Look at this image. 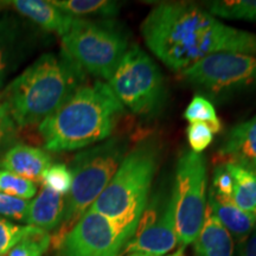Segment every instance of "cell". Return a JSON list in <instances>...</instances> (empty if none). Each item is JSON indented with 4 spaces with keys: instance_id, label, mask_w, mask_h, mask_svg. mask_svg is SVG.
Masks as SVG:
<instances>
[{
    "instance_id": "obj_24",
    "label": "cell",
    "mask_w": 256,
    "mask_h": 256,
    "mask_svg": "<svg viewBox=\"0 0 256 256\" xmlns=\"http://www.w3.org/2000/svg\"><path fill=\"white\" fill-rule=\"evenodd\" d=\"M0 192L8 196L31 200L37 194V183L0 170Z\"/></svg>"
},
{
    "instance_id": "obj_5",
    "label": "cell",
    "mask_w": 256,
    "mask_h": 256,
    "mask_svg": "<svg viewBox=\"0 0 256 256\" xmlns=\"http://www.w3.org/2000/svg\"><path fill=\"white\" fill-rule=\"evenodd\" d=\"M128 152L130 144L127 138L113 136L75 156L69 166L72 183L66 196L63 220L51 236L54 248H60L66 234L90 209L110 184Z\"/></svg>"
},
{
    "instance_id": "obj_1",
    "label": "cell",
    "mask_w": 256,
    "mask_h": 256,
    "mask_svg": "<svg viewBox=\"0 0 256 256\" xmlns=\"http://www.w3.org/2000/svg\"><path fill=\"white\" fill-rule=\"evenodd\" d=\"M140 31L153 55L178 72L216 52L256 56L255 34L229 26L194 4L156 5Z\"/></svg>"
},
{
    "instance_id": "obj_30",
    "label": "cell",
    "mask_w": 256,
    "mask_h": 256,
    "mask_svg": "<svg viewBox=\"0 0 256 256\" xmlns=\"http://www.w3.org/2000/svg\"><path fill=\"white\" fill-rule=\"evenodd\" d=\"M232 176H230L228 170H226V165H217L215 170H214L212 186H211V188H212L217 194H220V196L232 198Z\"/></svg>"
},
{
    "instance_id": "obj_8",
    "label": "cell",
    "mask_w": 256,
    "mask_h": 256,
    "mask_svg": "<svg viewBox=\"0 0 256 256\" xmlns=\"http://www.w3.org/2000/svg\"><path fill=\"white\" fill-rule=\"evenodd\" d=\"M208 172L204 156L192 151L180 156L172 188L179 248L194 243L203 226L208 206Z\"/></svg>"
},
{
    "instance_id": "obj_19",
    "label": "cell",
    "mask_w": 256,
    "mask_h": 256,
    "mask_svg": "<svg viewBox=\"0 0 256 256\" xmlns=\"http://www.w3.org/2000/svg\"><path fill=\"white\" fill-rule=\"evenodd\" d=\"M223 164L232 178V202L241 210L256 217V174L234 162Z\"/></svg>"
},
{
    "instance_id": "obj_7",
    "label": "cell",
    "mask_w": 256,
    "mask_h": 256,
    "mask_svg": "<svg viewBox=\"0 0 256 256\" xmlns=\"http://www.w3.org/2000/svg\"><path fill=\"white\" fill-rule=\"evenodd\" d=\"M108 86L118 100L136 115L153 114L164 101V78L139 46L128 48Z\"/></svg>"
},
{
    "instance_id": "obj_22",
    "label": "cell",
    "mask_w": 256,
    "mask_h": 256,
    "mask_svg": "<svg viewBox=\"0 0 256 256\" xmlns=\"http://www.w3.org/2000/svg\"><path fill=\"white\" fill-rule=\"evenodd\" d=\"M184 118L188 122H203L209 126L212 133L220 130V122L217 118L215 107L203 95H194L185 110Z\"/></svg>"
},
{
    "instance_id": "obj_26",
    "label": "cell",
    "mask_w": 256,
    "mask_h": 256,
    "mask_svg": "<svg viewBox=\"0 0 256 256\" xmlns=\"http://www.w3.org/2000/svg\"><path fill=\"white\" fill-rule=\"evenodd\" d=\"M51 244V235L40 230L17 243L8 252V256H43Z\"/></svg>"
},
{
    "instance_id": "obj_29",
    "label": "cell",
    "mask_w": 256,
    "mask_h": 256,
    "mask_svg": "<svg viewBox=\"0 0 256 256\" xmlns=\"http://www.w3.org/2000/svg\"><path fill=\"white\" fill-rule=\"evenodd\" d=\"M30 200L12 197L0 192V216L25 222Z\"/></svg>"
},
{
    "instance_id": "obj_31",
    "label": "cell",
    "mask_w": 256,
    "mask_h": 256,
    "mask_svg": "<svg viewBox=\"0 0 256 256\" xmlns=\"http://www.w3.org/2000/svg\"><path fill=\"white\" fill-rule=\"evenodd\" d=\"M238 256H256V226L247 238L238 243Z\"/></svg>"
},
{
    "instance_id": "obj_20",
    "label": "cell",
    "mask_w": 256,
    "mask_h": 256,
    "mask_svg": "<svg viewBox=\"0 0 256 256\" xmlns=\"http://www.w3.org/2000/svg\"><path fill=\"white\" fill-rule=\"evenodd\" d=\"M51 4L72 16V18L98 16V17H115L120 12L121 5L110 0H54Z\"/></svg>"
},
{
    "instance_id": "obj_15",
    "label": "cell",
    "mask_w": 256,
    "mask_h": 256,
    "mask_svg": "<svg viewBox=\"0 0 256 256\" xmlns=\"http://www.w3.org/2000/svg\"><path fill=\"white\" fill-rule=\"evenodd\" d=\"M208 206L218 222L230 234L238 244L250 235L256 226V217L240 209L232 198L217 194L210 188L208 194Z\"/></svg>"
},
{
    "instance_id": "obj_11",
    "label": "cell",
    "mask_w": 256,
    "mask_h": 256,
    "mask_svg": "<svg viewBox=\"0 0 256 256\" xmlns=\"http://www.w3.org/2000/svg\"><path fill=\"white\" fill-rule=\"evenodd\" d=\"M130 238L107 217L88 210L66 234L62 256H120Z\"/></svg>"
},
{
    "instance_id": "obj_23",
    "label": "cell",
    "mask_w": 256,
    "mask_h": 256,
    "mask_svg": "<svg viewBox=\"0 0 256 256\" xmlns=\"http://www.w3.org/2000/svg\"><path fill=\"white\" fill-rule=\"evenodd\" d=\"M44 188H50L60 196L66 197L69 194L72 183V174L70 168L62 162L51 164L40 177Z\"/></svg>"
},
{
    "instance_id": "obj_14",
    "label": "cell",
    "mask_w": 256,
    "mask_h": 256,
    "mask_svg": "<svg viewBox=\"0 0 256 256\" xmlns=\"http://www.w3.org/2000/svg\"><path fill=\"white\" fill-rule=\"evenodd\" d=\"M26 40L19 20L14 17H0V88L22 64Z\"/></svg>"
},
{
    "instance_id": "obj_3",
    "label": "cell",
    "mask_w": 256,
    "mask_h": 256,
    "mask_svg": "<svg viewBox=\"0 0 256 256\" xmlns=\"http://www.w3.org/2000/svg\"><path fill=\"white\" fill-rule=\"evenodd\" d=\"M84 72L62 50L48 52L8 83L4 104L17 126L40 124L84 84Z\"/></svg>"
},
{
    "instance_id": "obj_4",
    "label": "cell",
    "mask_w": 256,
    "mask_h": 256,
    "mask_svg": "<svg viewBox=\"0 0 256 256\" xmlns=\"http://www.w3.org/2000/svg\"><path fill=\"white\" fill-rule=\"evenodd\" d=\"M158 156L152 142L134 147L89 210L107 217L132 238L148 203Z\"/></svg>"
},
{
    "instance_id": "obj_9",
    "label": "cell",
    "mask_w": 256,
    "mask_h": 256,
    "mask_svg": "<svg viewBox=\"0 0 256 256\" xmlns=\"http://www.w3.org/2000/svg\"><path fill=\"white\" fill-rule=\"evenodd\" d=\"M182 80L214 94H232L256 88V56L216 52L179 72Z\"/></svg>"
},
{
    "instance_id": "obj_10",
    "label": "cell",
    "mask_w": 256,
    "mask_h": 256,
    "mask_svg": "<svg viewBox=\"0 0 256 256\" xmlns=\"http://www.w3.org/2000/svg\"><path fill=\"white\" fill-rule=\"evenodd\" d=\"M176 203L174 191L158 194L148 200L133 238L124 246V254L165 256L177 247Z\"/></svg>"
},
{
    "instance_id": "obj_6",
    "label": "cell",
    "mask_w": 256,
    "mask_h": 256,
    "mask_svg": "<svg viewBox=\"0 0 256 256\" xmlns=\"http://www.w3.org/2000/svg\"><path fill=\"white\" fill-rule=\"evenodd\" d=\"M62 50L83 72L110 81L128 50V34L113 20L75 18Z\"/></svg>"
},
{
    "instance_id": "obj_32",
    "label": "cell",
    "mask_w": 256,
    "mask_h": 256,
    "mask_svg": "<svg viewBox=\"0 0 256 256\" xmlns=\"http://www.w3.org/2000/svg\"><path fill=\"white\" fill-rule=\"evenodd\" d=\"M127 256H153V255H147V254H140V252H133V254H128ZM165 256H184V248H179L177 252L174 254L165 255Z\"/></svg>"
},
{
    "instance_id": "obj_16",
    "label": "cell",
    "mask_w": 256,
    "mask_h": 256,
    "mask_svg": "<svg viewBox=\"0 0 256 256\" xmlns=\"http://www.w3.org/2000/svg\"><path fill=\"white\" fill-rule=\"evenodd\" d=\"M18 14L30 19L34 24L48 32H55L63 37L68 34L75 20L72 16L64 14L51 2L43 0H14L10 2Z\"/></svg>"
},
{
    "instance_id": "obj_25",
    "label": "cell",
    "mask_w": 256,
    "mask_h": 256,
    "mask_svg": "<svg viewBox=\"0 0 256 256\" xmlns=\"http://www.w3.org/2000/svg\"><path fill=\"white\" fill-rule=\"evenodd\" d=\"M42 229L31 226H18L0 217V256L6 254L17 243Z\"/></svg>"
},
{
    "instance_id": "obj_18",
    "label": "cell",
    "mask_w": 256,
    "mask_h": 256,
    "mask_svg": "<svg viewBox=\"0 0 256 256\" xmlns=\"http://www.w3.org/2000/svg\"><path fill=\"white\" fill-rule=\"evenodd\" d=\"M197 256H235V243L206 206L203 226L194 241Z\"/></svg>"
},
{
    "instance_id": "obj_28",
    "label": "cell",
    "mask_w": 256,
    "mask_h": 256,
    "mask_svg": "<svg viewBox=\"0 0 256 256\" xmlns=\"http://www.w3.org/2000/svg\"><path fill=\"white\" fill-rule=\"evenodd\" d=\"M17 124L2 102L0 104V153L6 152L17 140Z\"/></svg>"
},
{
    "instance_id": "obj_27",
    "label": "cell",
    "mask_w": 256,
    "mask_h": 256,
    "mask_svg": "<svg viewBox=\"0 0 256 256\" xmlns=\"http://www.w3.org/2000/svg\"><path fill=\"white\" fill-rule=\"evenodd\" d=\"M186 136L191 151L200 154L214 140V133L203 122H191L186 128Z\"/></svg>"
},
{
    "instance_id": "obj_33",
    "label": "cell",
    "mask_w": 256,
    "mask_h": 256,
    "mask_svg": "<svg viewBox=\"0 0 256 256\" xmlns=\"http://www.w3.org/2000/svg\"><path fill=\"white\" fill-rule=\"evenodd\" d=\"M2 94H0V100H2Z\"/></svg>"
},
{
    "instance_id": "obj_13",
    "label": "cell",
    "mask_w": 256,
    "mask_h": 256,
    "mask_svg": "<svg viewBox=\"0 0 256 256\" xmlns=\"http://www.w3.org/2000/svg\"><path fill=\"white\" fill-rule=\"evenodd\" d=\"M51 164L49 153L24 144H16L0 158V170L11 172L34 183L40 182L42 174Z\"/></svg>"
},
{
    "instance_id": "obj_21",
    "label": "cell",
    "mask_w": 256,
    "mask_h": 256,
    "mask_svg": "<svg viewBox=\"0 0 256 256\" xmlns=\"http://www.w3.org/2000/svg\"><path fill=\"white\" fill-rule=\"evenodd\" d=\"M206 10L216 18L256 23V0H216L208 2Z\"/></svg>"
},
{
    "instance_id": "obj_12",
    "label": "cell",
    "mask_w": 256,
    "mask_h": 256,
    "mask_svg": "<svg viewBox=\"0 0 256 256\" xmlns=\"http://www.w3.org/2000/svg\"><path fill=\"white\" fill-rule=\"evenodd\" d=\"M218 154L224 162L243 166L256 174V115L229 130Z\"/></svg>"
},
{
    "instance_id": "obj_2",
    "label": "cell",
    "mask_w": 256,
    "mask_h": 256,
    "mask_svg": "<svg viewBox=\"0 0 256 256\" xmlns=\"http://www.w3.org/2000/svg\"><path fill=\"white\" fill-rule=\"evenodd\" d=\"M124 110L108 83H84L38 130L48 151H75L107 140Z\"/></svg>"
},
{
    "instance_id": "obj_17",
    "label": "cell",
    "mask_w": 256,
    "mask_h": 256,
    "mask_svg": "<svg viewBox=\"0 0 256 256\" xmlns=\"http://www.w3.org/2000/svg\"><path fill=\"white\" fill-rule=\"evenodd\" d=\"M64 206L66 197L43 186L30 202L24 223L46 232L56 230L63 220Z\"/></svg>"
}]
</instances>
